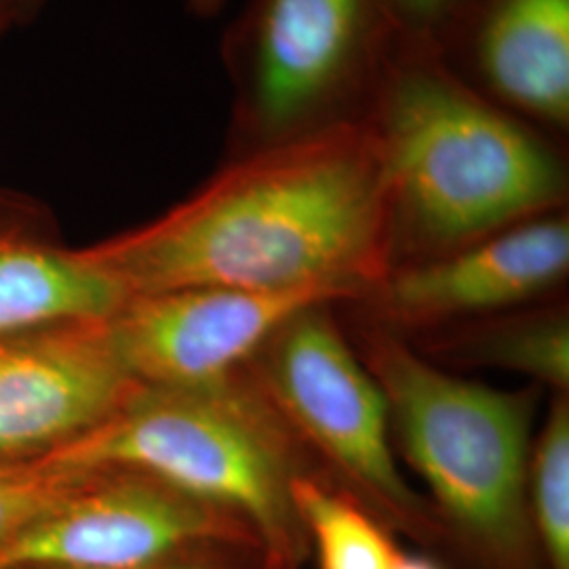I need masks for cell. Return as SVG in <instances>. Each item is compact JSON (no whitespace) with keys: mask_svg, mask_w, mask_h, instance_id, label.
I'll use <instances>...</instances> for the list:
<instances>
[{"mask_svg":"<svg viewBox=\"0 0 569 569\" xmlns=\"http://www.w3.org/2000/svg\"><path fill=\"white\" fill-rule=\"evenodd\" d=\"M319 302L346 300L323 289L192 287L127 298L106 329L140 387H207L232 376L289 317Z\"/></svg>","mask_w":569,"mask_h":569,"instance_id":"obj_9","label":"cell"},{"mask_svg":"<svg viewBox=\"0 0 569 569\" xmlns=\"http://www.w3.org/2000/svg\"><path fill=\"white\" fill-rule=\"evenodd\" d=\"M397 41L446 56L477 0H380Z\"/></svg>","mask_w":569,"mask_h":569,"instance_id":"obj_17","label":"cell"},{"mask_svg":"<svg viewBox=\"0 0 569 569\" xmlns=\"http://www.w3.org/2000/svg\"><path fill=\"white\" fill-rule=\"evenodd\" d=\"M367 122L385 164L390 270L568 209L561 140L491 102L439 51L395 42Z\"/></svg>","mask_w":569,"mask_h":569,"instance_id":"obj_2","label":"cell"},{"mask_svg":"<svg viewBox=\"0 0 569 569\" xmlns=\"http://www.w3.org/2000/svg\"><path fill=\"white\" fill-rule=\"evenodd\" d=\"M406 340V338H403ZM441 369H500L526 376L549 395H569L566 293L407 338Z\"/></svg>","mask_w":569,"mask_h":569,"instance_id":"obj_13","label":"cell"},{"mask_svg":"<svg viewBox=\"0 0 569 569\" xmlns=\"http://www.w3.org/2000/svg\"><path fill=\"white\" fill-rule=\"evenodd\" d=\"M395 42L380 0H249L222 41L226 157L367 121Z\"/></svg>","mask_w":569,"mask_h":569,"instance_id":"obj_6","label":"cell"},{"mask_svg":"<svg viewBox=\"0 0 569 569\" xmlns=\"http://www.w3.org/2000/svg\"><path fill=\"white\" fill-rule=\"evenodd\" d=\"M81 251L124 298L234 287L352 302L390 270L380 143L363 121L226 157L180 203Z\"/></svg>","mask_w":569,"mask_h":569,"instance_id":"obj_1","label":"cell"},{"mask_svg":"<svg viewBox=\"0 0 569 569\" xmlns=\"http://www.w3.org/2000/svg\"><path fill=\"white\" fill-rule=\"evenodd\" d=\"M239 373L283 428L308 479L449 566L448 536L397 465L387 397L350 345L336 302L289 317Z\"/></svg>","mask_w":569,"mask_h":569,"instance_id":"obj_5","label":"cell"},{"mask_svg":"<svg viewBox=\"0 0 569 569\" xmlns=\"http://www.w3.org/2000/svg\"><path fill=\"white\" fill-rule=\"evenodd\" d=\"M140 385L122 367L106 319L0 338V462H37L103 425Z\"/></svg>","mask_w":569,"mask_h":569,"instance_id":"obj_10","label":"cell"},{"mask_svg":"<svg viewBox=\"0 0 569 569\" xmlns=\"http://www.w3.org/2000/svg\"><path fill=\"white\" fill-rule=\"evenodd\" d=\"M84 475L41 462H0V550L58 509Z\"/></svg>","mask_w":569,"mask_h":569,"instance_id":"obj_16","label":"cell"},{"mask_svg":"<svg viewBox=\"0 0 569 569\" xmlns=\"http://www.w3.org/2000/svg\"><path fill=\"white\" fill-rule=\"evenodd\" d=\"M446 60L515 117L568 136L569 0H477Z\"/></svg>","mask_w":569,"mask_h":569,"instance_id":"obj_11","label":"cell"},{"mask_svg":"<svg viewBox=\"0 0 569 569\" xmlns=\"http://www.w3.org/2000/svg\"><path fill=\"white\" fill-rule=\"evenodd\" d=\"M37 462L140 470L241 517L270 559L293 569L310 561L291 496L305 467L239 369L207 387H140L103 425Z\"/></svg>","mask_w":569,"mask_h":569,"instance_id":"obj_4","label":"cell"},{"mask_svg":"<svg viewBox=\"0 0 569 569\" xmlns=\"http://www.w3.org/2000/svg\"><path fill=\"white\" fill-rule=\"evenodd\" d=\"M262 569H293L289 568V566H284V563H279V561H274V559H270V557H266L264 568Z\"/></svg>","mask_w":569,"mask_h":569,"instance_id":"obj_22","label":"cell"},{"mask_svg":"<svg viewBox=\"0 0 569 569\" xmlns=\"http://www.w3.org/2000/svg\"><path fill=\"white\" fill-rule=\"evenodd\" d=\"M49 0H0V18L13 26H23L34 20Z\"/></svg>","mask_w":569,"mask_h":569,"instance_id":"obj_19","label":"cell"},{"mask_svg":"<svg viewBox=\"0 0 569 569\" xmlns=\"http://www.w3.org/2000/svg\"><path fill=\"white\" fill-rule=\"evenodd\" d=\"M260 542L241 517L140 470H87L58 509L0 550V569L131 568L207 542ZM264 549V547H262Z\"/></svg>","mask_w":569,"mask_h":569,"instance_id":"obj_7","label":"cell"},{"mask_svg":"<svg viewBox=\"0 0 569 569\" xmlns=\"http://www.w3.org/2000/svg\"><path fill=\"white\" fill-rule=\"evenodd\" d=\"M342 326L387 397L392 446L427 486L451 569H545L529 521L528 467L547 390L491 388L378 327Z\"/></svg>","mask_w":569,"mask_h":569,"instance_id":"obj_3","label":"cell"},{"mask_svg":"<svg viewBox=\"0 0 569 569\" xmlns=\"http://www.w3.org/2000/svg\"><path fill=\"white\" fill-rule=\"evenodd\" d=\"M390 569H451L439 557L425 552V550H399Z\"/></svg>","mask_w":569,"mask_h":569,"instance_id":"obj_20","label":"cell"},{"mask_svg":"<svg viewBox=\"0 0 569 569\" xmlns=\"http://www.w3.org/2000/svg\"><path fill=\"white\" fill-rule=\"evenodd\" d=\"M528 509L545 569H569V395H550L533 435Z\"/></svg>","mask_w":569,"mask_h":569,"instance_id":"obj_15","label":"cell"},{"mask_svg":"<svg viewBox=\"0 0 569 569\" xmlns=\"http://www.w3.org/2000/svg\"><path fill=\"white\" fill-rule=\"evenodd\" d=\"M568 209L512 226L448 256L397 266L357 300L338 305L346 321L399 338L465 323L566 293Z\"/></svg>","mask_w":569,"mask_h":569,"instance_id":"obj_8","label":"cell"},{"mask_svg":"<svg viewBox=\"0 0 569 569\" xmlns=\"http://www.w3.org/2000/svg\"><path fill=\"white\" fill-rule=\"evenodd\" d=\"M13 28H16V26H13L11 21H7L4 18H0V39H2V37H4L9 30H13Z\"/></svg>","mask_w":569,"mask_h":569,"instance_id":"obj_23","label":"cell"},{"mask_svg":"<svg viewBox=\"0 0 569 569\" xmlns=\"http://www.w3.org/2000/svg\"><path fill=\"white\" fill-rule=\"evenodd\" d=\"M124 293L81 249L61 243L49 211L0 190V338L79 319H108Z\"/></svg>","mask_w":569,"mask_h":569,"instance_id":"obj_12","label":"cell"},{"mask_svg":"<svg viewBox=\"0 0 569 569\" xmlns=\"http://www.w3.org/2000/svg\"><path fill=\"white\" fill-rule=\"evenodd\" d=\"M291 496L317 569H390L403 549L373 515L308 477L293 479Z\"/></svg>","mask_w":569,"mask_h":569,"instance_id":"obj_14","label":"cell"},{"mask_svg":"<svg viewBox=\"0 0 569 569\" xmlns=\"http://www.w3.org/2000/svg\"><path fill=\"white\" fill-rule=\"evenodd\" d=\"M266 550L258 542L244 540H224L207 542L192 549L180 550L161 559L148 561L131 568L106 569H262L266 563ZM21 569H68V568H21Z\"/></svg>","mask_w":569,"mask_h":569,"instance_id":"obj_18","label":"cell"},{"mask_svg":"<svg viewBox=\"0 0 569 569\" xmlns=\"http://www.w3.org/2000/svg\"><path fill=\"white\" fill-rule=\"evenodd\" d=\"M182 2L190 16L209 20L222 11L226 0H182Z\"/></svg>","mask_w":569,"mask_h":569,"instance_id":"obj_21","label":"cell"}]
</instances>
